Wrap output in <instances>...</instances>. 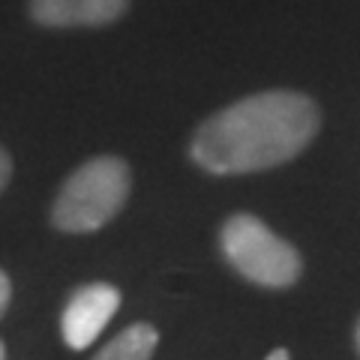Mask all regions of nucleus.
I'll use <instances>...</instances> for the list:
<instances>
[{
  "mask_svg": "<svg viewBox=\"0 0 360 360\" xmlns=\"http://www.w3.org/2000/svg\"><path fill=\"white\" fill-rule=\"evenodd\" d=\"M156 342H160V333H156L153 324L139 321L123 333H117L94 360H150L156 352Z\"/></svg>",
  "mask_w": 360,
  "mask_h": 360,
  "instance_id": "obj_6",
  "label": "nucleus"
},
{
  "mask_svg": "<svg viewBox=\"0 0 360 360\" xmlns=\"http://www.w3.org/2000/svg\"><path fill=\"white\" fill-rule=\"evenodd\" d=\"M9 180H13V156L6 153V148H0V195L9 186Z\"/></svg>",
  "mask_w": 360,
  "mask_h": 360,
  "instance_id": "obj_7",
  "label": "nucleus"
},
{
  "mask_svg": "<svg viewBox=\"0 0 360 360\" xmlns=\"http://www.w3.org/2000/svg\"><path fill=\"white\" fill-rule=\"evenodd\" d=\"M117 307H120V291L115 285H108V283L82 285L66 300L63 315H60L63 342L75 348V352L94 345L96 336L105 330V324L115 319Z\"/></svg>",
  "mask_w": 360,
  "mask_h": 360,
  "instance_id": "obj_4",
  "label": "nucleus"
},
{
  "mask_svg": "<svg viewBox=\"0 0 360 360\" xmlns=\"http://www.w3.org/2000/svg\"><path fill=\"white\" fill-rule=\"evenodd\" d=\"M129 9V0H30L33 25L51 30L108 27Z\"/></svg>",
  "mask_w": 360,
  "mask_h": 360,
  "instance_id": "obj_5",
  "label": "nucleus"
},
{
  "mask_svg": "<svg viewBox=\"0 0 360 360\" xmlns=\"http://www.w3.org/2000/svg\"><path fill=\"white\" fill-rule=\"evenodd\" d=\"M357 340H360V330H357Z\"/></svg>",
  "mask_w": 360,
  "mask_h": 360,
  "instance_id": "obj_11",
  "label": "nucleus"
},
{
  "mask_svg": "<svg viewBox=\"0 0 360 360\" xmlns=\"http://www.w3.org/2000/svg\"><path fill=\"white\" fill-rule=\"evenodd\" d=\"M319 123V105L307 94L262 90L210 115L193 135L189 153L210 174H252L303 153Z\"/></svg>",
  "mask_w": 360,
  "mask_h": 360,
  "instance_id": "obj_1",
  "label": "nucleus"
},
{
  "mask_svg": "<svg viewBox=\"0 0 360 360\" xmlns=\"http://www.w3.org/2000/svg\"><path fill=\"white\" fill-rule=\"evenodd\" d=\"M9 300H13V283H9V276L0 270V319H4L9 309Z\"/></svg>",
  "mask_w": 360,
  "mask_h": 360,
  "instance_id": "obj_8",
  "label": "nucleus"
},
{
  "mask_svg": "<svg viewBox=\"0 0 360 360\" xmlns=\"http://www.w3.org/2000/svg\"><path fill=\"white\" fill-rule=\"evenodd\" d=\"M132 174L120 156H96L63 180L51 205V225L66 234H90L120 213L129 198Z\"/></svg>",
  "mask_w": 360,
  "mask_h": 360,
  "instance_id": "obj_2",
  "label": "nucleus"
},
{
  "mask_svg": "<svg viewBox=\"0 0 360 360\" xmlns=\"http://www.w3.org/2000/svg\"><path fill=\"white\" fill-rule=\"evenodd\" d=\"M219 246L229 264L255 285L288 288L300 279V252L252 213H234L222 225Z\"/></svg>",
  "mask_w": 360,
  "mask_h": 360,
  "instance_id": "obj_3",
  "label": "nucleus"
},
{
  "mask_svg": "<svg viewBox=\"0 0 360 360\" xmlns=\"http://www.w3.org/2000/svg\"><path fill=\"white\" fill-rule=\"evenodd\" d=\"M0 360H6V348H4V342H0Z\"/></svg>",
  "mask_w": 360,
  "mask_h": 360,
  "instance_id": "obj_10",
  "label": "nucleus"
},
{
  "mask_svg": "<svg viewBox=\"0 0 360 360\" xmlns=\"http://www.w3.org/2000/svg\"><path fill=\"white\" fill-rule=\"evenodd\" d=\"M264 360H288V352L285 348H276V352H270Z\"/></svg>",
  "mask_w": 360,
  "mask_h": 360,
  "instance_id": "obj_9",
  "label": "nucleus"
}]
</instances>
